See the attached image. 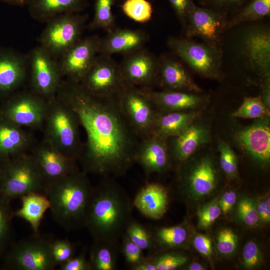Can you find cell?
I'll use <instances>...</instances> for the list:
<instances>
[{"label":"cell","instance_id":"obj_17","mask_svg":"<svg viewBox=\"0 0 270 270\" xmlns=\"http://www.w3.org/2000/svg\"><path fill=\"white\" fill-rule=\"evenodd\" d=\"M124 82L150 90L157 82L158 59L144 48L125 54L119 64Z\"/></svg>","mask_w":270,"mask_h":270},{"label":"cell","instance_id":"obj_31","mask_svg":"<svg viewBox=\"0 0 270 270\" xmlns=\"http://www.w3.org/2000/svg\"><path fill=\"white\" fill-rule=\"evenodd\" d=\"M270 15V0H249L227 17L226 30L238 25L259 21Z\"/></svg>","mask_w":270,"mask_h":270},{"label":"cell","instance_id":"obj_1","mask_svg":"<svg viewBox=\"0 0 270 270\" xmlns=\"http://www.w3.org/2000/svg\"><path fill=\"white\" fill-rule=\"evenodd\" d=\"M56 96L76 113L84 130L79 161L86 174L122 176L136 163L141 140L120 106L118 94H92L80 85L62 79Z\"/></svg>","mask_w":270,"mask_h":270},{"label":"cell","instance_id":"obj_11","mask_svg":"<svg viewBox=\"0 0 270 270\" xmlns=\"http://www.w3.org/2000/svg\"><path fill=\"white\" fill-rule=\"evenodd\" d=\"M118 97L126 117L140 138L150 136L158 112L146 90L124 82Z\"/></svg>","mask_w":270,"mask_h":270},{"label":"cell","instance_id":"obj_41","mask_svg":"<svg viewBox=\"0 0 270 270\" xmlns=\"http://www.w3.org/2000/svg\"><path fill=\"white\" fill-rule=\"evenodd\" d=\"M249 0H198L200 6L220 12L227 17Z\"/></svg>","mask_w":270,"mask_h":270},{"label":"cell","instance_id":"obj_3","mask_svg":"<svg viewBox=\"0 0 270 270\" xmlns=\"http://www.w3.org/2000/svg\"><path fill=\"white\" fill-rule=\"evenodd\" d=\"M93 186L87 174L80 170L44 186L56 222L67 231L84 228Z\"/></svg>","mask_w":270,"mask_h":270},{"label":"cell","instance_id":"obj_33","mask_svg":"<svg viewBox=\"0 0 270 270\" xmlns=\"http://www.w3.org/2000/svg\"><path fill=\"white\" fill-rule=\"evenodd\" d=\"M115 0H96L94 16L88 24L91 30L103 29L109 32L116 28L112 7Z\"/></svg>","mask_w":270,"mask_h":270},{"label":"cell","instance_id":"obj_7","mask_svg":"<svg viewBox=\"0 0 270 270\" xmlns=\"http://www.w3.org/2000/svg\"><path fill=\"white\" fill-rule=\"evenodd\" d=\"M88 18L87 15L78 12L64 14L52 18L46 22L41 34L40 46L59 60L82 38Z\"/></svg>","mask_w":270,"mask_h":270},{"label":"cell","instance_id":"obj_55","mask_svg":"<svg viewBox=\"0 0 270 270\" xmlns=\"http://www.w3.org/2000/svg\"><path fill=\"white\" fill-rule=\"evenodd\" d=\"M190 270H204V268L200 263L193 262L191 263L188 267Z\"/></svg>","mask_w":270,"mask_h":270},{"label":"cell","instance_id":"obj_54","mask_svg":"<svg viewBox=\"0 0 270 270\" xmlns=\"http://www.w3.org/2000/svg\"><path fill=\"white\" fill-rule=\"evenodd\" d=\"M10 4L22 6L28 4L30 0H1Z\"/></svg>","mask_w":270,"mask_h":270},{"label":"cell","instance_id":"obj_46","mask_svg":"<svg viewBox=\"0 0 270 270\" xmlns=\"http://www.w3.org/2000/svg\"><path fill=\"white\" fill-rule=\"evenodd\" d=\"M237 242V236L231 230L223 229L218 236V250L222 254H232L236 248Z\"/></svg>","mask_w":270,"mask_h":270},{"label":"cell","instance_id":"obj_48","mask_svg":"<svg viewBox=\"0 0 270 270\" xmlns=\"http://www.w3.org/2000/svg\"><path fill=\"white\" fill-rule=\"evenodd\" d=\"M183 28L189 11L196 4L194 0H168Z\"/></svg>","mask_w":270,"mask_h":270},{"label":"cell","instance_id":"obj_8","mask_svg":"<svg viewBox=\"0 0 270 270\" xmlns=\"http://www.w3.org/2000/svg\"><path fill=\"white\" fill-rule=\"evenodd\" d=\"M168 45L172 52L198 74L218 78L222 68V51L220 47L198 42L189 38L171 37Z\"/></svg>","mask_w":270,"mask_h":270},{"label":"cell","instance_id":"obj_14","mask_svg":"<svg viewBox=\"0 0 270 270\" xmlns=\"http://www.w3.org/2000/svg\"><path fill=\"white\" fill-rule=\"evenodd\" d=\"M226 22L224 14L195 4L188 12L184 30L187 38L198 37L204 42L220 47Z\"/></svg>","mask_w":270,"mask_h":270},{"label":"cell","instance_id":"obj_36","mask_svg":"<svg viewBox=\"0 0 270 270\" xmlns=\"http://www.w3.org/2000/svg\"><path fill=\"white\" fill-rule=\"evenodd\" d=\"M124 233L143 250H150L154 247L151 232L134 219L128 224Z\"/></svg>","mask_w":270,"mask_h":270},{"label":"cell","instance_id":"obj_24","mask_svg":"<svg viewBox=\"0 0 270 270\" xmlns=\"http://www.w3.org/2000/svg\"><path fill=\"white\" fill-rule=\"evenodd\" d=\"M240 146L258 160L268 162L270 159V128L268 123L260 122L241 130L236 135Z\"/></svg>","mask_w":270,"mask_h":270},{"label":"cell","instance_id":"obj_37","mask_svg":"<svg viewBox=\"0 0 270 270\" xmlns=\"http://www.w3.org/2000/svg\"><path fill=\"white\" fill-rule=\"evenodd\" d=\"M268 112L260 96L244 98L240 107L232 116L244 118H254L264 116Z\"/></svg>","mask_w":270,"mask_h":270},{"label":"cell","instance_id":"obj_15","mask_svg":"<svg viewBox=\"0 0 270 270\" xmlns=\"http://www.w3.org/2000/svg\"><path fill=\"white\" fill-rule=\"evenodd\" d=\"M100 38L96 35L82 38L59 58L62 78L80 82L98 54Z\"/></svg>","mask_w":270,"mask_h":270},{"label":"cell","instance_id":"obj_9","mask_svg":"<svg viewBox=\"0 0 270 270\" xmlns=\"http://www.w3.org/2000/svg\"><path fill=\"white\" fill-rule=\"evenodd\" d=\"M48 100L32 90H18L0 102V118L32 129L44 126Z\"/></svg>","mask_w":270,"mask_h":270},{"label":"cell","instance_id":"obj_5","mask_svg":"<svg viewBox=\"0 0 270 270\" xmlns=\"http://www.w3.org/2000/svg\"><path fill=\"white\" fill-rule=\"evenodd\" d=\"M44 184L30 152L0 162V196L10 202L31 192L44 193Z\"/></svg>","mask_w":270,"mask_h":270},{"label":"cell","instance_id":"obj_50","mask_svg":"<svg viewBox=\"0 0 270 270\" xmlns=\"http://www.w3.org/2000/svg\"><path fill=\"white\" fill-rule=\"evenodd\" d=\"M195 248L201 254L210 256L212 252V242L210 238L202 234L197 235L194 239Z\"/></svg>","mask_w":270,"mask_h":270},{"label":"cell","instance_id":"obj_43","mask_svg":"<svg viewBox=\"0 0 270 270\" xmlns=\"http://www.w3.org/2000/svg\"><path fill=\"white\" fill-rule=\"evenodd\" d=\"M238 214L241 220L249 226H256L259 220L256 204L248 198H244L238 204Z\"/></svg>","mask_w":270,"mask_h":270},{"label":"cell","instance_id":"obj_39","mask_svg":"<svg viewBox=\"0 0 270 270\" xmlns=\"http://www.w3.org/2000/svg\"><path fill=\"white\" fill-rule=\"evenodd\" d=\"M156 270H174L185 264L187 261L186 256L177 252H164L148 256Z\"/></svg>","mask_w":270,"mask_h":270},{"label":"cell","instance_id":"obj_13","mask_svg":"<svg viewBox=\"0 0 270 270\" xmlns=\"http://www.w3.org/2000/svg\"><path fill=\"white\" fill-rule=\"evenodd\" d=\"M28 59L30 90L46 100L55 96L63 79L58 60L40 46Z\"/></svg>","mask_w":270,"mask_h":270},{"label":"cell","instance_id":"obj_22","mask_svg":"<svg viewBox=\"0 0 270 270\" xmlns=\"http://www.w3.org/2000/svg\"><path fill=\"white\" fill-rule=\"evenodd\" d=\"M35 143L26 130L0 118V162L28 152Z\"/></svg>","mask_w":270,"mask_h":270},{"label":"cell","instance_id":"obj_32","mask_svg":"<svg viewBox=\"0 0 270 270\" xmlns=\"http://www.w3.org/2000/svg\"><path fill=\"white\" fill-rule=\"evenodd\" d=\"M118 244L94 241L90 252L92 270H114L116 268Z\"/></svg>","mask_w":270,"mask_h":270},{"label":"cell","instance_id":"obj_47","mask_svg":"<svg viewBox=\"0 0 270 270\" xmlns=\"http://www.w3.org/2000/svg\"><path fill=\"white\" fill-rule=\"evenodd\" d=\"M242 260L244 266L252 268L259 265L262 261V255L257 244L253 241L248 242L242 251Z\"/></svg>","mask_w":270,"mask_h":270},{"label":"cell","instance_id":"obj_38","mask_svg":"<svg viewBox=\"0 0 270 270\" xmlns=\"http://www.w3.org/2000/svg\"><path fill=\"white\" fill-rule=\"evenodd\" d=\"M10 202L0 196V256L4 252L10 236L13 212Z\"/></svg>","mask_w":270,"mask_h":270},{"label":"cell","instance_id":"obj_21","mask_svg":"<svg viewBox=\"0 0 270 270\" xmlns=\"http://www.w3.org/2000/svg\"><path fill=\"white\" fill-rule=\"evenodd\" d=\"M148 40V34L142 30L115 28L100 38L98 54L108 56L116 54H126L144 48Z\"/></svg>","mask_w":270,"mask_h":270},{"label":"cell","instance_id":"obj_52","mask_svg":"<svg viewBox=\"0 0 270 270\" xmlns=\"http://www.w3.org/2000/svg\"><path fill=\"white\" fill-rule=\"evenodd\" d=\"M259 218L264 222L270 220V208H268L264 200L260 201L256 206Z\"/></svg>","mask_w":270,"mask_h":270},{"label":"cell","instance_id":"obj_42","mask_svg":"<svg viewBox=\"0 0 270 270\" xmlns=\"http://www.w3.org/2000/svg\"><path fill=\"white\" fill-rule=\"evenodd\" d=\"M218 148L222 169L228 176H236L238 172V162L234 152L227 143L222 140L219 142Z\"/></svg>","mask_w":270,"mask_h":270},{"label":"cell","instance_id":"obj_4","mask_svg":"<svg viewBox=\"0 0 270 270\" xmlns=\"http://www.w3.org/2000/svg\"><path fill=\"white\" fill-rule=\"evenodd\" d=\"M80 126L77 116L68 106L56 96L48 100L44 139L76 161L79 160L82 147Z\"/></svg>","mask_w":270,"mask_h":270},{"label":"cell","instance_id":"obj_27","mask_svg":"<svg viewBox=\"0 0 270 270\" xmlns=\"http://www.w3.org/2000/svg\"><path fill=\"white\" fill-rule=\"evenodd\" d=\"M86 4L87 0H30L28 4L33 18L46 22L64 14L78 12Z\"/></svg>","mask_w":270,"mask_h":270},{"label":"cell","instance_id":"obj_53","mask_svg":"<svg viewBox=\"0 0 270 270\" xmlns=\"http://www.w3.org/2000/svg\"><path fill=\"white\" fill-rule=\"evenodd\" d=\"M134 270H156L155 266L147 256L140 262L132 268Z\"/></svg>","mask_w":270,"mask_h":270},{"label":"cell","instance_id":"obj_2","mask_svg":"<svg viewBox=\"0 0 270 270\" xmlns=\"http://www.w3.org/2000/svg\"><path fill=\"white\" fill-rule=\"evenodd\" d=\"M132 200L112 176H104L93 187L84 228L94 241L119 242L133 219Z\"/></svg>","mask_w":270,"mask_h":270},{"label":"cell","instance_id":"obj_10","mask_svg":"<svg viewBox=\"0 0 270 270\" xmlns=\"http://www.w3.org/2000/svg\"><path fill=\"white\" fill-rule=\"evenodd\" d=\"M52 240L38 234L14 244L5 255L2 268L12 270H52Z\"/></svg>","mask_w":270,"mask_h":270},{"label":"cell","instance_id":"obj_29","mask_svg":"<svg viewBox=\"0 0 270 270\" xmlns=\"http://www.w3.org/2000/svg\"><path fill=\"white\" fill-rule=\"evenodd\" d=\"M20 198L22 206L13 212V216L25 220L30 226L34 234H38L44 214L50 208L48 199L44 193L39 192L28 194Z\"/></svg>","mask_w":270,"mask_h":270},{"label":"cell","instance_id":"obj_16","mask_svg":"<svg viewBox=\"0 0 270 270\" xmlns=\"http://www.w3.org/2000/svg\"><path fill=\"white\" fill-rule=\"evenodd\" d=\"M32 155L44 186L79 170L76 160L66 156L44 139L34 144Z\"/></svg>","mask_w":270,"mask_h":270},{"label":"cell","instance_id":"obj_56","mask_svg":"<svg viewBox=\"0 0 270 270\" xmlns=\"http://www.w3.org/2000/svg\"><path fill=\"white\" fill-rule=\"evenodd\" d=\"M265 202H266V206L268 207V208H270V196H268L266 198V200H264Z\"/></svg>","mask_w":270,"mask_h":270},{"label":"cell","instance_id":"obj_12","mask_svg":"<svg viewBox=\"0 0 270 270\" xmlns=\"http://www.w3.org/2000/svg\"><path fill=\"white\" fill-rule=\"evenodd\" d=\"M79 84L92 94L106 97L117 95L124 82L120 64L111 56L99 54Z\"/></svg>","mask_w":270,"mask_h":270},{"label":"cell","instance_id":"obj_44","mask_svg":"<svg viewBox=\"0 0 270 270\" xmlns=\"http://www.w3.org/2000/svg\"><path fill=\"white\" fill-rule=\"evenodd\" d=\"M122 249L126 262L131 268L144 259L143 250L134 244L125 234H123Z\"/></svg>","mask_w":270,"mask_h":270},{"label":"cell","instance_id":"obj_18","mask_svg":"<svg viewBox=\"0 0 270 270\" xmlns=\"http://www.w3.org/2000/svg\"><path fill=\"white\" fill-rule=\"evenodd\" d=\"M28 69V57L10 48H0V102L20 90Z\"/></svg>","mask_w":270,"mask_h":270},{"label":"cell","instance_id":"obj_19","mask_svg":"<svg viewBox=\"0 0 270 270\" xmlns=\"http://www.w3.org/2000/svg\"><path fill=\"white\" fill-rule=\"evenodd\" d=\"M167 139L150 135L142 139L136 156V163L146 176L165 172L170 164Z\"/></svg>","mask_w":270,"mask_h":270},{"label":"cell","instance_id":"obj_30","mask_svg":"<svg viewBox=\"0 0 270 270\" xmlns=\"http://www.w3.org/2000/svg\"><path fill=\"white\" fill-rule=\"evenodd\" d=\"M216 176L211 161L207 158L202 160L188 178L189 190L196 196L210 194L214 189Z\"/></svg>","mask_w":270,"mask_h":270},{"label":"cell","instance_id":"obj_45","mask_svg":"<svg viewBox=\"0 0 270 270\" xmlns=\"http://www.w3.org/2000/svg\"><path fill=\"white\" fill-rule=\"evenodd\" d=\"M221 212L217 200L203 206L198 212L199 226L208 228L219 217Z\"/></svg>","mask_w":270,"mask_h":270},{"label":"cell","instance_id":"obj_49","mask_svg":"<svg viewBox=\"0 0 270 270\" xmlns=\"http://www.w3.org/2000/svg\"><path fill=\"white\" fill-rule=\"evenodd\" d=\"M86 250L80 254L72 257L70 260L61 264L60 270H92L88 260L86 257Z\"/></svg>","mask_w":270,"mask_h":270},{"label":"cell","instance_id":"obj_40","mask_svg":"<svg viewBox=\"0 0 270 270\" xmlns=\"http://www.w3.org/2000/svg\"><path fill=\"white\" fill-rule=\"evenodd\" d=\"M50 248L56 266H60L74 256L75 247L68 240L57 239L52 240Z\"/></svg>","mask_w":270,"mask_h":270},{"label":"cell","instance_id":"obj_35","mask_svg":"<svg viewBox=\"0 0 270 270\" xmlns=\"http://www.w3.org/2000/svg\"><path fill=\"white\" fill-rule=\"evenodd\" d=\"M121 8L125 15L137 22H146L152 17V6L147 0H125Z\"/></svg>","mask_w":270,"mask_h":270},{"label":"cell","instance_id":"obj_26","mask_svg":"<svg viewBox=\"0 0 270 270\" xmlns=\"http://www.w3.org/2000/svg\"><path fill=\"white\" fill-rule=\"evenodd\" d=\"M170 138L172 142V144L168 143L170 156H172L176 160L182 162L198 147L208 142L210 134L204 127L191 125L180 135Z\"/></svg>","mask_w":270,"mask_h":270},{"label":"cell","instance_id":"obj_6","mask_svg":"<svg viewBox=\"0 0 270 270\" xmlns=\"http://www.w3.org/2000/svg\"><path fill=\"white\" fill-rule=\"evenodd\" d=\"M238 34L234 52V63L261 76L264 82L270 80V31L264 25L246 26Z\"/></svg>","mask_w":270,"mask_h":270},{"label":"cell","instance_id":"obj_20","mask_svg":"<svg viewBox=\"0 0 270 270\" xmlns=\"http://www.w3.org/2000/svg\"><path fill=\"white\" fill-rule=\"evenodd\" d=\"M158 59L157 82L164 90L195 93L201 92V88L192 80L180 62L166 55H162Z\"/></svg>","mask_w":270,"mask_h":270},{"label":"cell","instance_id":"obj_23","mask_svg":"<svg viewBox=\"0 0 270 270\" xmlns=\"http://www.w3.org/2000/svg\"><path fill=\"white\" fill-rule=\"evenodd\" d=\"M133 206L144 216L158 220L166 212L168 196L166 188L156 182H146L136 194Z\"/></svg>","mask_w":270,"mask_h":270},{"label":"cell","instance_id":"obj_28","mask_svg":"<svg viewBox=\"0 0 270 270\" xmlns=\"http://www.w3.org/2000/svg\"><path fill=\"white\" fill-rule=\"evenodd\" d=\"M197 116L196 112L184 111L158 112L150 135L166 139L178 136L192 125Z\"/></svg>","mask_w":270,"mask_h":270},{"label":"cell","instance_id":"obj_34","mask_svg":"<svg viewBox=\"0 0 270 270\" xmlns=\"http://www.w3.org/2000/svg\"><path fill=\"white\" fill-rule=\"evenodd\" d=\"M151 232L154 246L157 244L170 248L182 246L187 237L186 230L182 225L161 228Z\"/></svg>","mask_w":270,"mask_h":270},{"label":"cell","instance_id":"obj_25","mask_svg":"<svg viewBox=\"0 0 270 270\" xmlns=\"http://www.w3.org/2000/svg\"><path fill=\"white\" fill-rule=\"evenodd\" d=\"M156 110L159 112L184 111L198 106L204 98L195 92L145 90Z\"/></svg>","mask_w":270,"mask_h":270},{"label":"cell","instance_id":"obj_51","mask_svg":"<svg viewBox=\"0 0 270 270\" xmlns=\"http://www.w3.org/2000/svg\"><path fill=\"white\" fill-rule=\"evenodd\" d=\"M236 200L235 192L230 190L226 192L218 202L221 211L224 214L228 213L234 205Z\"/></svg>","mask_w":270,"mask_h":270}]
</instances>
